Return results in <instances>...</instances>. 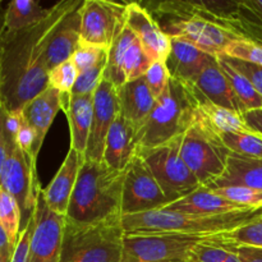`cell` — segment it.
Segmentation results:
<instances>
[{
	"mask_svg": "<svg viewBox=\"0 0 262 262\" xmlns=\"http://www.w3.org/2000/svg\"><path fill=\"white\" fill-rule=\"evenodd\" d=\"M81 0H63L51 7L48 18L18 32H4L0 40V102L18 112L49 87L45 53L49 40L67 13Z\"/></svg>",
	"mask_w": 262,
	"mask_h": 262,
	"instance_id": "1",
	"label": "cell"
},
{
	"mask_svg": "<svg viewBox=\"0 0 262 262\" xmlns=\"http://www.w3.org/2000/svg\"><path fill=\"white\" fill-rule=\"evenodd\" d=\"M262 217V209H247L222 215H199L154 210L123 216L125 234H184L212 237L228 234Z\"/></svg>",
	"mask_w": 262,
	"mask_h": 262,
	"instance_id": "2",
	"label": "cell"
},
{
	"mask_svg": "<svg viewBox=\"0 0 262 262\" xmlns=\"http://www.w3.org/2000/svg\"><path fill=\"white\" fill-rule=\"evenodd\" d=\"M123 184L124 171L113 170L104 161L84 160L66 217L94 224L120 215Z\"/></svg>",
	"mask_w": 262,
	"mask_h": 262,
	"instance_id": "3",
	"label": "cell"
},
{
	"mask_svg": "<svg viewBox=\"0 0 262 262\" xmlns=\"http://www.w3.org/2000/svg\"><path fill=\"white\" fill-rule=\"evenodd\" d=\"M199 96L193 83L170 78L156 99L150 117L137 132V150L154 148L182 137L197 118Z\"/></svg>",
	"mask_w": 262,
	"mask_h": 262,
	"instance_id": "4",
	"label": "cell"
},
{
	"mask_svg": "<svg viewBox=\"0 0 262 262\" xmlns=\"http://www.w3.org/2000/svg\"><path fill=\"white\" fill-rule=\"evenodd\" d=\"M124 237L122 214L94 224L66 217L59 262H122Z\"/></svg>",
	"mask_w": 262,
	"mask_h": 262,
	"instance_id": "5",
	"label": "cell"
},
{
	"mask_svg": "<svg viewBox=\"0 0 262 262\" xmlns=\"http://www.w3.org/2000/svg\"><path fill=\"white\" fill-rule=\"evenodd\" d=\"M229 154L220 136L199 115L182 137V158L200 184L206 188H210L224 173Z\"/></svg>",
	"mask_w": 262,
	"mask_h": 262,
	"instance_id": "6",
	"label": "cell"
},
{
	"mask_svg": "<svg viewBox=\"0 0 262 262\" xmlns=\"http://www.w3.org/2000/svg\"><path fill=\"white\" fill-rule=\"evenodd\" d=\"M183 137V136H182ZM182 137L154 148L137 150L170 204L202 187L181 155Z\"/></svg>",
	"mask_w": 262,
	"mask_h": 262,
	"instance_id": "7",
	"label": "cell"
},
{
	"mask_svg": "<svg viewBox=\"0 0 262 262\" xmlns=\"http://www.w3.org/2000/svg\"><path fill=\"white\" fill-rule=\"evenodd\" d=\"M159 26L169 37L188 40L205 53L222 55L233 41L242 38L233 30L211 19L193 14H156Z\"/></svg>",
	"mask_w": 262,
	"mask_h": 262,
	"instance_id": "8",
	"label": "cell"
},
{
	"mask_svg": "<svg viewBox=\"0 0 262 262\" xmlns=\"http://www.w3.org/2000/svg\"><path fill=\"white\" fill-rule=\"evenodd\" d=\"M210 238L184 234H125L122 262L188 261L189 251Z\"/></svg>",
	"mask_w": 262,
	"mask_h": 262,
	"instance_id": "9",
	"label": "cell"
},
{
	"mask_svg": "<svg viewBox=\"0 0 262 262\" xmlns=\"http://www.w3.org/2000/svg\"><path fill=\"white\" fill-rule=\"evenodd\" d=\"M36 166L37 164L33 163L32 159L20 150L13 140L3 168L0 187L18 202L25 225L35 211L37 193L41 188Z\"/></svg>",
	"mask_w": 262,
	"mask_h": 262,
	"instance_id": "10",
	"label": "cell"
},
{
	"mask_svg": "<svg viewBox=\"0 0 262 262\" xmlns=\"http://www.w3.org/2000/svg\"><path fill=\"white\" fill-rule=\"evenodd\" d=\"M170 201L161 191L158 181L138 154L124 170L122 215H137L164 209Z\"/></svg>",
	"mask_w": 262,
	"mask_h": 262,
	"instance_id": "11",
	"label": "cell"
},
{
	"mask_svg": "<svg viewBox=\"0 0 262 262\" xmlns=\"http://www.w3.org/2000/svg\"><path fill=\"white\" fill-rule=\"evenodd\" d=\"M127 4L84 0L81 14V43L107 49L125 27Z\"/></svg>",
	"mask_w": 262,
	"mask_h": 262,
	"instance_id": "12",
	"label": "cell"
},
{
	"mask_svg": "<svg viewBox=\"0 0 262 262\" xmlns=\"http://www.w3.org/2000/svg\"><path fill=\"white\" fill-rule=\"evenodd\" d=\"M35 230L31 239L27 262H59L63 243L66 216L49 209L42 194V187L37 193L35 211Z\"/></svg>",
	"mask_w": 262,
	"mask_h": 262,
	"instance_id": "13",
	"label": "cell"
},
{
	"mask_svg": "<svg viewBox=\"0 0 262 262\" xmlns=\"http://www.w3.org/2000/svg\"><path fill=\"white\" fill-rule=\"evenodd\" d=\"M119 113L117 89L102 79L94 92V114L84 160L102 161L106 136Z\"/></svg>",
	"mask_w": 262,
	"mask_h": 262,
	"instance_id": "14",
	"label": "cell"
},
{
	"mask_svg": "<svg viewBox=\"0 0 262 262\" xmlns=\"http://www.w3.org/2000/svg\"><path fill=\"white\" fill-rule=\"evenodd\" d=\"M125 26L138 38L151 60H164L170 50V37L161 30L159 23L146 8L138 3L127 4Z\"/></svg>",
	"mask_w": 262,
	"mask_h": 262,
	"instance_id": "15",
	"label": "cell"
},
{
	"mask_svg": "<svg viewBox=\"0 0 262 262\" xmlns=\"http://www.w3.org/2000/svg\"><path fill=\"white\" fill-rule=\"evenodd\" d=\"M215 58L216 55L205 53L186 38L170 37V50L165 64L171 78L184 83H194Z\"/></svg>",
	"mask_w": 262,
	"mask_h": 262,
	"instance_id": "16",
	"label": "cell"
},
{
	"mask_svg": "<svg viewBox=\"0 0 262 262\" xmlns=\"http://www.w3.org/2000/svg\"><path fill=\"white\" fill-rule=\"evenodd\" d=\"M84 163V155L69 147L66 159L56 171L53 181L42 188L43 199L49 209L55 214L67 216L69 202L78 179L79 170Z\"/></svg>",
	"mask_w": 262,
	"mask_h": 262,
	"instance_id": "17",
	"label": "cell"
},
{
	"mask_svg": "<svg viewBox=\"0 0 262 262\" xmlns=\"http://www.w3.org/2000/svg\"><path fill=\"white\" fill-rule=\"evenodd\" d=\"M81 2L59 22L53 31L45 53V66L49 72L69 60L81 43Z\"/></svg>",
	"mask_w": 262,
	"mask_h": 262,
	"instance_id": "18",
	"label": "cell"
},
{
	"mask_svg": "<svg viewBox=\"0 0 262 262\" xmlns=\"http://www.w3.org/2000/svg\"><path fill=\"white\" fill-rule=\"evenodd\" d=\"M61 110L68 119L71 148L84 155L91 132L94 95L61 94Z\"/></svg>",
	"mask_w": 262,
	"mask_h": 262,
	"instance_id": "19",
	"label": "cell"
},
{
	"mask_svg": "<svg viewBox=\"0 0 262 262\" xmlns=\"http://www.w3.org/2000/svg\"><path fill=\"white\" fill-rule=\"evenodd\" d=\"M137 130L123 117L118 114L106 136L102 161L113 170L124 171L137 152Z\"/></svg>",
	"mask_w": 262,
	"mask_h": 262,
	"instance_id": "20",
	"label": "cell"
},
{
	"mask_svg": "<svg viewBox=\"0 0 262 262\" xmlns=\"http://www.w3.org/2000/svg\"><path fill=\"white\" fill-rule=\"evenodd\" d=\"M120 114L140 130L150 117L156 104V97L147 86L145 76L125 82L117 90Z\"/></svg>",
	"mask_w": 262,
	"mask_h": 262,
	"instance_id": "21",
	"label": "cell"
},
{
	"mask_svg": "<svg viewBox=\"0 0 262 262\" xmlns=\"http://www.w3.org/2000/svg\"><path fill=\"white\" fill-rule=\"evenodd\" d=\"M61 109V94L54 87L49 86L41 94L33 97L22 107L26 122L36 133V150L40 154L48 130Z\"/></svg>",
	"mask_w": 262,
	"mask_h": 262,
	"instance_id": "22",
	"label": "cell"
},
{
	"mask_svg": "<svg viewBox=\"0 0 262 262\" xmlns=\"http://www.w3.org/2000/svg\"><path fill=\"white\" fill-rule=\"evenodd\" d=\"M193 86L197 92L211 104L245 114L242 105L230 86L229 79L220 67L217 56L204 69Z\"/></svg>",
	"mask_w": 262,
	"mask_h": 262,
	"instance_id": "23",
	"label": "cell"
},
{
	"mask_svg": "<svg viewBox=\"0 0 262 262\" xmlns=\"http://www.w3.org/2000/svg\"><path fill=\"white\" fill-rule=\"evenodd\" d=\"M168 211L186 212V214L199 215H222L229 212L247 210L229 200L224 199L220 194L215 193L212 189L206 187H200L197 191L173 204L164 207Z\"/></svg>",
	"mask_w": 262,
	"mask_h": 262,
	"instance_id": "24",
	"label": "cell"
},
{
	"mask_svg": "<svg viewBox=\"0 0 262 262\" xmlns=\"http://www.w3.org/2000/svg\"><path fill=\"white\" fill-rule=\"evenodd\" d=\"M229 186H243L262 191V159L229 154L224 173L209 189Z\"/></svg>",
	"mask_w": 262,
	"mask_h": 262,
	"instance_id": "25",
	"label": "cell"
},
{
	"mask_svg": "<svg viewBox=\"0 0 262 262\" xmlns=\"http://www.w3.org/2000/svg\"><path fill=\"white\" fill-rule=\"evenodd\" d=\"M197 96H199L197 115L202 120H205L217 135H224V133H256L247 124L243 114L235 112V110L211 104L210 101L205 100L199 92H197Z\"/></svg>",
	"mask_w": 262,
	"mask_h": 262,
	"instance_id": "26",
	"label": "cell"
},
{
	"mask_svg": "<svg viewBox=\"0 0 262 262\" xmlns=\"http://www.w3.org/2000/svg\"><path fill=\"white\" fill-rule=\"evenodd\" d=\"M229 27L239 37L262 45V0L237 2Z\"/></svg>",
	"mask_w": 262,
	"mask_h": 262,
	"instance_id": "27",
	"label": "cell"
},
{
	"mask_svg": "<svg viewBox=\"0 0 262 262\" xmlns=\"http://www.w3.org/2000/svg\"><path fill=\"white\" fill-rule=\"evenodd\" d=\"M51 8H43L33 0H13L5 9V32H18L48 18Z\"/></svg>",
	"mask_w": 262,
	"mask_h": 262,
	"instance_id": "28",
	"label": "cell"
},
{
	"mask_svg": "<svg viewBox=\"0 0 262 262\" xmlns=\"http://www.w3.org/2000/svg\"><path fill=\"white\" fill-rule=\"evenodd\" d=\"M136 35L125 26L122 32L115 37L112 45L107 48V58H106V68H105L104 79L110 82L115 89H119L120 86L127 82L125 79L124 71V58L129 46L135 42Z\"/></svg>",
	"mask_w": 262,
	"mask_h": 262,
	"instance_id": "29",
	"label": "cell"
},
{
	"mask_svg": "<svg viewBox=\"0 0 262 262\" xmlns=\"http://www.w3.org/2000/svg\"><path fill=\"white\" fill-rule=\"evenodd\" d=\"M216 56L220 67H222L223 72H224L225 76L229 79L230 86H232L238 101L242 105L245 113L251 112V110L262 109V96L256 91V89L251 83L250 79L246 76H243L241 72H238L234 67L230 66L229 61L227 60L224 55Z\"/></svg>",
	"mask_w": 262,
	"mask_h": 262,
	"instance_id": "30",
	"label": "cell"
},
{
	"mask_svg": "<svg viewBox=\"0 0 262 262\" xmlns=\"http://www.w3.org/2000/svg\"><path fill=\"white\" fill-rule=\"evenodd\" d=\"M219 136L224 147L230 154L262 159V136L258 133H224Z\"/></svg>",
	"mask_w": 262,
	"mask_h": 262,
	"instance_id": "31",
	"label": "cell"
},
{
	"mask_svg": "<svg viewBox=\"0 0 262 262\" xmlns=\"http://www.w3.org/2000/svg\"><path fill=\"white\" fill-rule=\"evenodd\" d=\"M0 224L7 232L10 242L17 245L20 234V225H22V212L18 202L12 194L8 193L5 189L0 187Z\"/></svg>",
	"mask_w": 262,
	"mask_h": 262,
	"instance_id": "32",
	"label": "cell"
},
{
	"mask_svg": "<svg viewBox=\"0 0 262 262\" xmlns=\"http://www.w3.org/2000/svg\"><path fill=\"white\" fill-rule=\"evenodd\" d=\"M233 245H224L223 234L215 235L194 246L188 253V262H225Z\"/></svg>",
	"mask_w": 262,
	"mask_h": 262,
	"instance_id": "33",
	"label": "cell"
},
{
	"mask_svg": "<svg viewBox=\"0 0 262 262\" xmlns=\"http://www.w3.org/2000/svg\"><path fill=\"white\" fill-rule=\"evenodd\" d=\"M154 61L146 53L145 48L142 43L136 38L135 42L129 46L127 54L124 58V66H123V71H124L125 79L127 82L133 81V79L141 78L146 74L147 69Z\"/></svg>",
	"mask_w": 262,
	"mask_h": 262,
	"instance_id": "34",
	"label": "cell"
},
{
	"mask_svg": "<svg viewBox=\"0 0 262 262\" xmlns=\"http://www.w3.org/2000/svg\"><path fill=\"white\" fill-rule=\"evenodd\" d=\"M215 193L245 207V209H262V191L243 186H229L214 188Z\"/></svg>",
	"mask_w": 262,
	"mask_h": 262,
	"instance_id": "35",
	"label": "cell"
},
{
	"mask_svg": "<svg viewBox=\"0 0 262 262\" xmlns=\"http://www.w3.org/2000/svg\"><path fill=\"white\" fill-rule=\"evenodd\" d=\"M224 245L233 246H250V247L262 248V217L237 230L223 234Z\"/></svg>",
	"mask_w": 262,
	"mask_h": 262,
	"instance_id": "36",
	"label": "cell"
},
{
	"mask_svg": "<svg viewBox=\"0 0 262 262\" xmlns=\"http://www.w3.org/2000/svg\"><path fill=\"white\" fill-rule=\"evenodd\" d=\"M107 54L95 66L90 67L86 71L79 72L76 84L72 90V95H94L99 84L104 79L105 68H106Z\"/></svg>",
	"mask_w": 262,
	"mask_h": 262,
	"instance_id": "37",
	"label": "cell"
},
{
	"mask_svg": "<svg viewBox=\"0 0 262 262\" xmlns=\"http://www.w3.org/2000/svg\"><path fill=\"white\" fill-rule=\"evenodd\" d=\"M222 55L262 67V45L247 38H238L230 42Z\"/></svg>",
	"mask_w": 262,
	"mask_h": 262,
	"instance_id": "38",
	"label": "cell"
},
{
	"mask_svg": "<svg viewBox=\"0 0 262 262\" xmlns=\"http://www.w3.org/2000/svg\"><path fill=\"white\" fill-rule=\"evenodd\" d=\"M77 77H78V69L69 59L49 72V86L58 90L60 94H72Z\"/></svg>",
	"mask_w": 262,
	"mask_h": 262,
	"instance_id": "39",
	"label": "cell"
},
{
	"mask_svg": "<svg viewBox=\"0 0 262 262\" xmlns=\"http://www.w3.org/2000/svg\"><path fill=\"white\" fill-rule=\"evenodd\" d=\"M170 73H169L168 67L164 60L154 61L145 74L147 86L150 87L151 92L156 99L165 91L169 82H170Z\"/></svg>",
	"mask_w": 262,
	"mask_h": 262,
	"instance_id": "40",
	"label": "cell"
},
{
	"mask_svg": "<svg viewBox=\"0 0 262 262\" xmlns=\"http://www.w3.org/2000/svg\"><path fill=\"white\" fill-rule=\"evenodd\" d=\"M106 54L107 49L105 48H100V46L94 45H86V43H79V46L77 48V50L74 51L71 60L73 61L79 73V72L86 71L87 68L99 63Z\"/></svg>",
	"mask_w": 262,
	"mask_h": 262,
	"instance_id": "41",
	"label": "cell"
},
{
	"mask_svg": "<svg viewBox=\"0 0 262 262\" xmlns=\"http://www.w3.org/2000/svg\"><path fill=\"white\" fill-rule=\"evenodd\" d=\"M33 230H35V215L32 214L20 230L19 238H18L17 245H15L10 262H27Z\"/></svg>",
	"mask_w": 262,
	"mask_h": 262,
	"instance_id": "42",
	"label": "cell"
},
{
	"mask_svg": "<svg viewBox=\"0 0 262 262\" xmlns=\"http://www.w3.org/2000/svg\"><path fill=\"white\" fill-rule=\"evenodd\" d=\"M224 56L227 58V60L229 61L230 66L234 67L238 72H241L243 76H246L250 79L251 83H252L253 87L256 89V91L262 96V67L247 63V61L238 60V59L229 58V56L227 55Z\"/></svg>",
	"mask_w": 262,
	"mask_h": 262,
	"instance_id": "43",
	"label": "cell"
},
{
	"mask_svg": "<svg viewBox=\"0 0 262 262\" xmlns=\"http://www.w3.org/2000/svg\"><path fill=\"white\" fill-rule=\"evenodd\" d=\"M7 109L0 102V181H2L3 168H4V164L7 161L8 154H9L10 146L13 142V136L7 125Z\"/></svg>",
	"mask_w": 262,
	"mask_h": 262,
	"instance_id": "44",
	"label": "cell"
},
{
	"mask_svg": "<svg viewBox=\"0 0 262 262\" xmlns=\"http://www.w3.org/2000/svg\"><path fill=\"white\" fill-rule=\"evenodd\" d=\"M234 248L242 262H262V248L250 246H234Z\"/></svg>",
	"mask_w": 262,
	"mask_h": 262,
	"instance_id": "45",
	"label": "cell"
},
{
	"mask_svg": "<svg viewBox=\"0 0 262 262\" xmlns=\"http://www.w3.org/2000/svg\"><path fill=\"white\" fill-rule=\"evenodd\" d=\"M245 120L247 124L255 130L256 133L262 136V109L251 110V112H246L243 114Z\"/></svg>",
	"mask_w": 262,
	"mask_h": 262,
	"instance_id": "46",
	"label": "cell"
},
{
	"mask_svg": "<svg viewBox=\"0 0 262 262\" xmlns=\"http://www.w3.org/2000/svg\"><path fill=\"white\" fill-rule=\"evenodd\" d=\"M14 248L15 247L12 245V242H10L7 232H5L4 228H3L2 224H0V252L10 253V255H13Z\"/></svg>",
	"mask_w": 262,
	"mask_h": 262,
	"instance_id": "47",
	"label": "cell"
},
{
	"mask_svg": "<svg viewBox=\"0 0 262 262\" xmlns=\"http://www.w3.org/2000/svg\"><path fill=\"white\" fill-rule=\"evenodd\" d=\"M5 32V10L3 9V5L0 3V40Z\"/></svg>",
	"mask_w": 262,
	"mask_h": 262,
	"instance_id": "48",
	"label": "cell"
},
{
	"mask_svg": "<svg viewBox=\"0 0 262 262\" xmlns=\"http://www.w3.org/2000/svg\"><path fill=\"white\" fill-rule=\"evenodd\" d=\"M12 256L10 253L0 252V262H10L12 261Z\"/></svg>",
	"mask_w": 262,
	"mask_h": 262,
	"instance_id": "49",
	"label": "cell"
},
{
	"mask_svg": "<svg viewBox=\"0 0 262 262\" xmlns=\"http://www.w3.org/2000/svg\"><path fill=\"white\" fill-rule=\"evenodd\" d=\"M173 262H188V261H173Z\"/></svg>",
	"mask_w": 262,
	"mask_h": 262,
	"instance_id": "50",
	"label": "cell"
}]
</instances>
